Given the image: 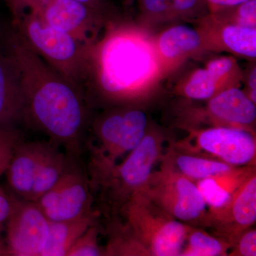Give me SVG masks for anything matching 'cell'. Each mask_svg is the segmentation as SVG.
Segmentation results:
<instances>
[{"label":"cell","mask_w":256,"mask_h":256,"mask_svg":"<svg viewBox=\"0 0 256 256\" xmlns=\"http://www.w3.org/2000/svg\"><path fill=\"white\" fill-rule=\"evenodd\" d=\"M95 213L76 220L50 222V230L41 256H66L77 239L96 224Z\"/></svg>","instance_id":"obj_21"},{"label":"cell","mask_w":256,"mask_h":256,"mask_svg":"<svg viewBox=\"0 0 256 256\" xmlns=\"http://www.w3.org/2000/svg\"><path fill=\"white\" fill-rule=\"evenodd\" d=\"M5 25H6L5 24L0 21V37H1L3 31H4Z\"/></svg>","instance_id":"obj_33"},{"label":"cell","mask_w":256,"mask_h":256,"mask_svg":"<svg viewBox=\"0 0 256 256\" xmlns=\"http://www.w3.org/2000/svg\"><path fill=\"white\" fill-rule=\"evenodd\" d=\"M22 141V134L16 126L0 128V176L6 172L16 148Z\"/></svg>","instance_id":"obj_25"},{"label":"cell","mask_w":256,"mask_h":256,"mask_svg":"<svg viewBox=\"0 0 256 256\" xmlns=\"http://www.w3.org/2000/svg\"><path fill=\"white\" fill-rule=\"evenodd\" d=\"M50 142H22L16 148L5 174L15 196L30 200L37 170Z\"/></svg>","instance_id":"obj_17"},{"label":"cell","mask_w":256,"mask_h":256,"mask_svg":"<svg viewBox=\"0 0 256 256\" xmlns=\"http://www.w3.org/2000/svg\"><path fill=\"white\" fill-rule=\"evenodd\" d=\"M206 112L218 126L249 130L256 118V104L238 87L226 89L208 100Z\"/></svg>","instance_id":"obj_16"},{"label":"cell","mask_w":256,"mask_h":256,"mask_svg":"<svg viewBox=\"0 0 256 256\" xmlns=\"http://www.w3.org/2000/svg\"><path fill=\"white\" fill-rule=\"evenodd\" d=\"M205 50H222L246 58L256 57V28L208 15L202 20Z\"/></svg>","instance_id":"obj_14"},{"label":"cell","mask_w":256,"mask_h":256,"mask_svg":"<svg viewBox=\"0 0 256 256\" xmlns=\"http://www.w3.org/2000/svg\"><path fill=\"white\" fill-rule=\"evenodd\" d=\"M126 2H132L133 0H126Z\"/></svg>","instance_id":"obj_34"},{"label":"cell","mask_w":256,"mask_h":256,"mask_svg":"<svg viewBox=\"0 0 256 256\" xmlns=\"http://www.w3.org/2000/svg\"><path fill=\"white\" fill-rule=\"evenodd\" d=\"M20 2L34 10L48 24L88 45L98 40L108 22L106 10L98 9L76 0H4Z\"/></svg>","instance_id":"obj_8"},{"label":"cell","mask_w":256,"mask_h":256,"mask_svg":"<svg viewBox=\"0 0 256 256\" xmlns=\"http://www.w3.org/2000/svg\"><path fill=\"white\" fill-rule=\"evenodd\" d=\"M99 232L98 226L92 224L77 239L66 256H104V249L99 245Z\"/></svg>","instance_id":"obj_26"},{"label":"cell","mask_w":256,"mask_h":256,"mask_svg":"<svg viewBox=\"0 0 256 256\" xmlns=\"http://www.w3.org/2000/svg\"><path fill=\"white\" fill-rule=\"evenodd\" d=\"M5 4L11 15L10 26L20 38L42 60L85 94L92 46L50 26L34 10L22 3L13 2Z\"/></svg>","instance_id":"obj_3"},{"label":"cell","mask_w":256,"mask_h":256,"mask_svg":"<svg viewBox=\"0 0 256 256\" xmlns=\"http://www.w3.org/2000/svg\"><path fill=\"white\" fill-rule=\"evenodd\" d=\"M232 248V244L223 238L214 236L200 227L191 226L180 256H228Z\"/></svg>","instance_id":"obj_24"},{"label":"cell","mask_w":256,"mask_h":256,"mask_svg":"<svg viewBox=\"0 0 256 256\" xmlns=\"http://www.w3.org/2000/svg\"><path fill=\"white\" fill-rule=\"evenodd\" d=\"M143 18L164 22L191 18L203 14L208 6L204 0H139Z\"/></svg>","instance_id":"obj_22"},{"label":"cell","mask_w":256,"mask_h":256,"mask_svg":"<svg viewBox=\"0 0 256 256\" xmlns=\"http://www.w3.org/2000/svg\"><path fill=\"white\" fill-rule=\"evenodd\" d=\"M72 158L63 176L37 201L50 222L76 220L94 213L90 180Z\"/></svg>","instance_id":"obj_9"},{"label":"cell","mask_w":256,"mask_h":256,"mask_svg":"<svg viewBox=\"0 0 256 256\" xmlns=\"http://www.w3.org/2000/svg\"><path fill=\"white\" fill-rule=\"evenodd\" d=\"M210 12H214L218 10L232 8L242 4L247 0H204Z\"/></svg>","instance_id":"obj_29"},{"label":"cell","mask_w":256,"mask_h":256,"mask_svg":"<svg viewBox=\"0 0 256 256\" xmlns=\"http://www.w3.org/2000/svg\"><path fill=\"white\" fill-rule=\"evenodd\" d=\"M73 156L64 154L58 146L50 142L37 170L30 201L36 202L58 182L68 168Z\"/></svg>","instance_id":"obj_23"},{"label":"cell","mask_w":256,"mask_h":256,"mask_svg":"<svg viewBox=\"0 0 256 256\" xmlns=\"http://www.w3.org/2000/svg\"><path fill=\"white\" fill-rule=\"evenodd\" d=\"M160 162L195 182L204 178L224 174L236 168L210 156L180 151L174 146H170L166 152L163 153Z\"/></svg>","instance_id":"obj_20"},{"label":"cell","mask_w":256,"mask_h":256,"mask_svg":"<svg viewBox=\"0 0 256 256\" xmlns=\"http://www.w3.org/2000/svg\"><path fill=\"white\" fill-rule=\"evenodd\" d=\"M248 92H246L248 97L254 104H256V70L255 67L252 69L248 78Z\"/></svg>","instance_id":"obj_30"},{"label":"cell","mask_w":256,"mask_h":256,"mask_svg":"<svg viewBox=\"0 0 256 256\" xmlns=\"http://www.w3.org/2000/svg\"><path fill=\"white\" fill-rule=\"evenodd\" d=\"M126 228L146 255L180 256L191 226L175 220L144 193L136 195L121 210Z\"/></svg>","instance_id":"obj_6"},{"label":"cell","mask_w":256,"mask_h":256,"mask_svg":"<svg viewBox=\"0 0 256 256\" xmlns=\"http://www.w3.org/2000/svg\"><path fill=\"white\" fill-rule=\"evenodd\" d=\"M242 78L236 60L222 56L194 70L178 87V94L192 100H208L226 89L238 87Z\"/></svg>","instance_id":"obj_12"},{"label":"cell","mask_w":256,"mask_h":256,"mask_svg":"<svg viewBox=\"0 0 256 256\" xmlns=\"http://www.w3.org/2000/svg\"><path fill=\"white\" fill-rule=\"evenodd\" d=\"M21 78L14 58L0 41V128L14 127L22 121Z\"/></svg>","instance_id":"obj_18"},{"label":"cell","mask_w":256,"mask_h":256,"mask_svg":"<svg viewBox=\"0 0 256 256\" xmlns=\"http://www.w3.org/2000/svg\"><path fill=\"white\" fill-rule=\"evenodd\" d=\"M90 73L85 94L89 105L101 100L130 106L151 92L162 76L154 40L136 28H109L90 48Z\"/></svg>","instance_id":"obj_2"},{"label":"cell","mask_w":256,"mask_h":256,"mask_svg":"<svg viewBox=\"0 0 256 256\" xmlns=\"http://www.w3.org/2000/svg\"><path fill=\"white\" fill-rule=\"evenodd\" d=\"M254 171L256 165L240 166L224 174L196 182L197 188L208 208L210 225L225 212L240 185Z\"/></svg>","instance_id":"obj_19"},{"label":"cell","mask_w":256,"mask_h":256,"mask_svg":"<svg viewBox=\"0 0 256 256\" xmlns=\"http://www.w3.org/2000/svg\"><path fill=\"white\" fill-rule=\"evenodd\" d=\"M164 141L161 131L148 128L137 148L96 185L95 188H100L110 214H120L131 198L146 192L156 163L162 156Z\"/></svg>","instance_id":"obj_5"},{"label":"cell","mask_w":256,"mask_h":256,"mask_svg":"<svg viewBox=\"0 0 256 256\" xmlns=\"http://www.w3.org/2000/svg\"><path fill=\"white\" fill-rule=\"evenodd\" d=\"M193 138L202 156L236 168L256 165V140L252 130L217 126L197 131Z\"/></svg>","instance_id":"obj_11"},{"label":"cell","mask_w":256,"mask_h":256,"mask_svg":"<svg viewBox=\"0 0 256 256\" xmlns=\"http://www.w3.org/2000/svg\"><path fill=\"white\" fill-rule=\"evenodd\" d=\"M11 207L12 195L8 194L0 188V236L4 228L5 222L9 216Z\"/></svg>","instance_id":"obj_28"},{"label":"cell","mask_w":256,"mask_h":256,"mask_svg":"<svg viewBox=\"0 0 256 256\" xmlns=\"http://www.w3.org/2000/svg\"><path fill=\"white\" fill-rule=\"evenodd\" d=\"M146 193L175 220L191 226L210 227L208 208L196 182L171 168L160 164Z\"/></svg>","instance_id":"obj_7"},{"label":"cell","mask_w":256,"mask_h":256,"mask_svg":"<svg viewBox=\"0 0 256 256\" xmlns=\"http://www.w3.org/2000/svg\"><path fill=\"white\" fill-rule=\"evenodd\" d=\"M6 256V252L5 242L2 240V236H0V256Z\"/></svg>","instance_id":"obj_32"},{"label":"cell","mask_w":256,"mask_h":256,"mask_svg":"<svg viewBox=\"0 0 256 256\" xmlns=\"http://www.w3.org/2000/svg\"><path fill=\"white\" fill-rule=\"evenodd\" d=\"M0 41L20 72L23 122L78 158L90 124L85 94L34 52L10 24L5 25Z\"/></svg>","instance_id":"obj_1"},{"label":"cell","mask_w":256,"mask_h":256,"mask_svg":"<svg viewBox=\"0 0 256 256\" xmlns=\"http://www.w3.org/2000/svg\"><path fill=\"white\" fill-rule=\"evenodd\" d=\"M84 4L90 5L98 9L106 10L105 0H76Z\"/></svg>","instance_id":"obj_31"},{"label":"cell","mask_w":256,"mask_h":256,"mask_svg":"<svg viewBox=\"0 0 256 256\" xmlns=\"http://www.w3.org/2000/svg\"><path fill=\"white\" fill-rule=\"evenodd\" d=\"M256 220V174L252 172L240 185L225 212L210 227L217 236L232 244Z\"/></svg>","instance_id":"obj_13"},{"label":"cell","mask_w":256,"mask_h":256,"mask_svg":"<svg viewBox=\"0 0 256 256\" xmlns=\"http://www.w3.org/2000/svg\"><path fill=\"white\" fill-rule=\"evenodd\" d=\"M154 50L162 76L185 60L205 50L201 32L186 25H174L154 40Z\"/></svg>","instance_id":"obj_15"},{"label":"cell","mask_w":256,"mask_h":256,"mask_svg":"<svg viewBox=\"0 0 256 256\" xmlns=\"http://www.w3.org/2000/svg\"><path fill=\"white\" fill-rule=\"evenodd\" d=\"M50 222L36 202L12 195L11 210L4 225L6 256H41Z\"/></svg>","instance_id":"obj_10"},{"label":"cell","mask_w":256,"mask_h":256,"mask_svg":"<svg viewBox=\"0 0 256 256\" xmlns=\"http://www.w3.org/2000/svg\"><path fill=\"white\" fill-rule=\"evenodd\" d=\"M228 256H256V229L250 228L242 232L234 242Z\"/></svg>","instance_id":"obj_27"},{"label":"cell","mask_w":256,"mask_h":256,"mask_svg":"<svg viewBox=\"0 0 256 256\" xmlns=\"http://www.w3.org/2000/svg\"><path fill=\"white\" fill-rule=\"evenodd\" d=\"M148 116L132 106H118L92 124L95 142L89 144L92 188L108 174L122 156L137 148L148 131Z\"/></svg>","instance_id":"obj_4"}]
</instances>
